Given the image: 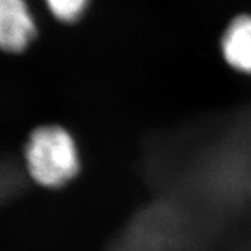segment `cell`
Listing matches in <instances>:
<instances>
[{
  "label": "cell",
  "mask_w": 251,
  "mask_h": 251,
  "mask_svg": "<svg viewBox=\"0 0 251 251\" xmlns=\"http://www.w3.org/2000/svg\"><path fill=\"white\" fill-rule=\"evenodd\" d=\"M45 3L58 20L73 21L83 13L89 0H45Z\"/></svg>",
  "instance_id": "cell-4"
},
{
  "label": "cell",
  "mask_w": 251,
  "mask_h": 251,
  "mask_svg": "<svg viewBox=\"0 0 251 251\" xmlns=\"http://www.w3.org/2000/svg\"><path fill=\"white\" fill-rule=\"evenodd\" d=\"M222 47L231 66L251 73V17L240 16L232 21L225 32Z\"/></svg>",
  "instance_id": "cell-3"
},
{
  "label": "cell",
  "mask_w": 251,
  "mask_h": 251,
  "mask_svg": "<svg viewBox=\"0 0 251 251\" xmlns=\"http://www.w3.org/2000/svg\"><path fill=\"white\" fill-rule=\"evenodd\" d=\"M36 32V22L26 0H0V51H24Z\"/></svg>",
  "instance_id": "cell-2"
},
{
  "label": "cell",
  "mask_w": 251,
  "mask_h": 251,
  "mask_svg": "<svg viewBox=\"0 0 251 251\" xmlns=\"http://www.w3.org/2000/svg\"><path fill=\"white\" fill-rule=\"evenodd\" d=\"M25 162L31 178L47 187L63 185L78 171L76 145L58 126H43L28 136Z\"/></svg>",
  "instance_id": "cell-1"
}]
</instances>
